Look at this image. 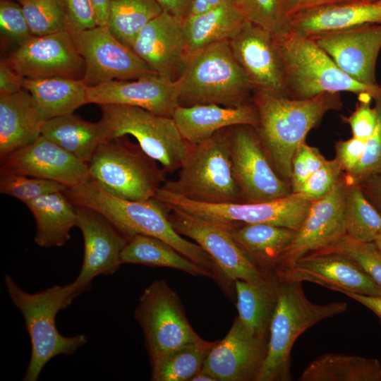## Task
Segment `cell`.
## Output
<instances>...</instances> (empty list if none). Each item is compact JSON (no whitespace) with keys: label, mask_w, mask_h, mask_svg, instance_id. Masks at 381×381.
I'll list each match as a JSON object with an SVG mask.
<instances>
[{"label":"cell","mask_w":381,"mask_h":381,"mask_svg":"<svg viewBox=\"0 0 381 381\" xmlns=\"http://www.w3.org/2000/svg\"><path fill=\"white\" fill-rule=\"evenodd\" d=\"M267 346V339L253 334L237 316L226 337L209 351L201 371L216 381H256Z\"/></svg>","instance_id":"ffe728a7"},{"label":"cell","mask_w":381,"mask_h":381,"mask_svg":"<svg viewBox=\"0 0 381 381\" xmlns=\"http://www.w3.org/2000/svg\"><path fill=\"white\" fill-rule=\"evenodd\" d=\"M172 118L182 137L190 145L201 143L226 128L238 125L256 128L258 123L253 102L237 107L216 104L178 105Z\"/></svg>","instance_id":"d4e9b609"},{"label":"cell","mask_w":381,"mask_h":381,"mask_svg":"<svg viewBox=\"0 0 381 381\" xmlns=\"http://www.w3.org/2000/svg\"><path fill=\"white\" fill-rule=\"evenodd\" d=\"M134 316L143 329L151 365L202 339L189 324L179 296L164 280H155L145 289Z\"/></svg>","instance_id":"8fae6325"},{"label":"cell","mask_w":381,"mask_h":381,"mask_svg":"<svg viewBox=\"0 0 381 381\" xmlns=\"http://www.w3.org/2000/svg\"><path fill=\"white\" fill-rule=\"evenodd\" d=\"M229 44L255 90L287 96L284 66L272 33L246 20Z\"/></svg>","instance_id":"d6986e66"},{"label":"cell","mask_w":381,"mask_h":381,"mask_svg":"<svg viewBox=\"0 0 381 381\" xmlns=\"http://www.w3.org/2000/svg\"><path fill=\"white\" fill-rule=\"evenodd\" d=\"M246 20L275 37L290 32L289 0H238Z\"/></svg>","instance_id":"f35d334b"},{"label":"cell","mask_w":381,"mask_h":381,"mask_svg":"<svg viewBox=\"0 0 381 381\" xmlns=\"http://www.w3.org/2000/svg\"><path fill=\"white\" fill-rule=\"evenodd\" d=\"M25 78L18 73L6 59L0 62V95H11L23 89Z\"/></svg>","instance_id":"f907efd6"},{"label":"cell","mask_w":381,"mask_h":381,"mask_svg":"<svg viewBox=\"0 0 381 381\" xmlns=\"http://www.w3.org/2000/svg\"><path fill=\"white\" fill-rule=\"evenodd\" d=\"M351 0H289L290 18L301 11Z\"/></svg>","instance_id":"11a10c76"},{"label":"cell","mask_w":381,"mask_h":381,"mask_svg":"<svg viewBox=\"0 0 381 381\" xmlns=\"http://www.w3.org/2000/svg\"><path fill=\"white\" fill-rule=\"evenodd\" d=\"M346 309L347 303L344 301L314 303L306 297L301 282L280 279L267 353L256 381L291 380V351L297 338L322 320L341 314Z\"/></svg>","instance_id":"5b68a950"},{"label":"cell","mask_w":381,"mask_h":381,"mask_svg":"<svg viewBox=\"0 0 381 381\" xmlns=\"http://www.w3.org/2000/svg\"><path fill=\"white\" fill-rule=\"evenodd\" d=\"M64 185L51 180L10 172H0V193L26 202L39 196L64 191Z\"/></svg>","instance_id":"b9f144b4"},{"label":"cell","mask_w":381,"mask_h":381,"mask_svg":"<svg viewBox=\"0 0 381 381\" xmlns=\"http://www.w3.org/2000/svg\"><path fill=\"white\" fill-rule=\"evenodd\" d=\"M6 60L25 78L83 79L85 73L84 60L67 30L32 35Z\"/></svg>","instance_id":"5bb4252c"},{"label":"cell","mask_w":381,"mask_h":381,"mask_svg":"<svg viewBox=\"0 0 381 381\" xmlns=\"http://www.w3.org/2000/svg\"><path fill=\"white\" fill-rule=\"evenodd\" d=\"M1 1H3V0H1Z\"/></svg>","instance_id":"6125c7cd"},{"label":"cell","mask_w":381,"mask_h":381,"mask_svg":"<svg viewBox=\"0 0 381 381\" xmlns=\"http://www.w3.org/2000/svg\"><path fill=\"white\" fill-rule=\"evenodd\" d=\"M371 23H381V0H351L301 11L291 17L289 29L312 37Z\"/></svg>","instance_id":"484cf974"},{"label":"cell","mask_w":381,"mask_h":381,"mask_svg":"<svg viewBox=\"0 0 381 381\" xmlns=\"http://www.w3.org/2000/svg\"><path fill=\"white\" fill-rule=\"evenodd\" d=\"M0 29L3 36L19 44L32 36L21 5L13 0L1 1Z\"/></svg>","instance_id":"bcb514c9"},{"label":"cell","mask_w":381,"mask_h":381,"mask_svg":"<svg viewBox=\"0 0 381 381\" xmlns=\"http://www.w3.org/2000/svg\"><path fill=\"white\" fill-rule=\"evenodd\" d=\"M358 185L381 215V174L372 176Z\"/></svg>","instance_id":"816d5d0a"},{"label":"cell","mask_w":381,"mask_h":381,"mask_svg":"<svg viewBox=\"0 0 381 381\" xmlns=\"http://www.w3.org/2000/svg\"><path fill=\"white\" fill-rule=\"evenodd\" d=\"M229 147L239 202H266L292 193L290 183L273 168L255 128L230 127Z\"/></svg>","instance_id":"7c38bea8"},{"label":"cell","mask_w":381,"mask_h":381,"mask_svg":"<svg viewBox=\"0 0 381 381\" xmlns=\"http://www.w3.org/2000/svg\"><path fill=\"white\" fill-rule=\"evenodd\" d=\"M324 250H335L346 255L381 287V250L375 242L358 241L346 234Z\"/></svg>","instance_id":"60d3db41"},{"label":"cell","mask_w":381,"mask_h":381,"mask_svg":"<svg viewBox=\"0 0 381 381\" xmlns=\"http://www.w3.org/2000/svg\"><path fill=\"white\" fill-rule=\"evenodd\" d=\"M8 296L21 313L31 343V356L23 377L36 381L45 365L59 355L70 356L87 341L85 334L65 337L57 329V313L69 306L73 300L92 287L75 281L55 285L44 291L30 294L20 288L9 274L4 277Z\"/></svg>","instance_id":"3957f363"},{"label":"cell","mask_w":381,"mask_h":381,"mask_svg":"<svg viewBox=\"0 0 381 381\" xmlns=\"http://www.w3.org/2000/svg\"><path fill=\"white\" fill-rule=\"evenodd\" d=\"M164 11L155 0H111L107 27L131 49L140 30Z\"/></svg>","instance_id":"d590c367"},{"label":"cell","mask_w":381,"mask_h":381,"mask_svg":"<svg viewBox=\"0 0 381 381\" xmlns=\"http://www.w3.org/2000/svg\"><path fill=\"white\" fill-rule=\"evenodd\" d=\"M344 210L346 234L352 239L374 242L381 234V215L358 184H347Z\"/></svg>","instance_id":"74e56055"},{"label":"cell","mask_w":381,"mask_h":381,"mask_svg":"<svg viewBox=\"0 0 381 381\" xmlns=\"http://www.w3.org/2000/svg\"><path fill=\"white\" fill-rule=\"evenodd\" d=\"M359 101L355 110L344 121L351 127L353 137L367 140L374 133L377 123L376 109L371 107L369 94L358 95Z\"/></svg>","instance_id":"7dc6e473"},{"label":"cell","mask_w":381,"mask_h":381,"mask_svg":"<svg viewBox=\"0 0 381 381\" xmlns=\"http://www.w3.org/2000/svg\"><path fill=\"white\" fill-rule=\"evenodd\" d=\"M215 341H199L185 345L151 365V380L190 381L199 373Z\"/></svg>","instance_id":"8d00e7d4"},{"label":"cell","mask_w":381,"mask_h":381,"mask_svg":"<svg viewBox=\"0 0 381 381\" xmlns=\"http://www.w3.org/2000/svg\"><path fill=\"white\" fill-rule=\"evenodd\" d=\"M342 174V169L336 158L327 159L295 193L310 202L317 200L331 190Z\"/></svg>","instance_id":"f6af8a7d"},{"label":"cell","mask_w":381,"mask_h":381,"mask_svg":"<svg viewBox=\"0 0 381 381\" xmlns=\"http://www.w3.org/2000/svg\"><path fill=\"white\" fill-rule=\"evenodd\" d=\"M376 245L377 246V247L380 248V250H381V234H380L375 239V241H374Z\"/></svg>","instance_id":"91938a15"},{"label":"cell","mask_w":381,"mask_h":381,"mask_svg":"<svg viewBox=\"0 0 381 381\" xmlns=\"http://www.w3.org/2000/svg\"><path fill=\"white\" fill-rule=\"evenodd\" d=\"M252 102L258 123L255 128L277 174L290 183L291 163L298 146L329 111L342 107L339 92H325L307 99H295L255 90Z\"/></svg>","instance_id":"6da1fadb"},{"label":"cell","mask_w":381,"mask_h":381,"mask_svg":"<svg viewBox=\"0 0 381 381\" xmlns=\"http://www.w3.org/2000/svg\"><path fill=\"white\" fill-rule=\"evenodd\" d=\"M66 30L75 34L98 25L92 0H62Z\"/></svg>","instance_id":"c3c4849f"},{"label":"cell","mask_w":381,"mask_h":381,"mask_svg":"<svg viewBox=\"0 0 381 381\" xmlns=\"http://www.w3.org/2000/svg\"><path fill=\"white\" fill-rule=\"evenodd\" d=\"M167 207L222 225L269 224L297 231L311 202L298 193L260 202L205 203L188 199L160 188L155 197Z\"/></svg>","instance_id":"30bf717a"},{"label":"cell","mask_w":381,"mask_h":381,"mask_svg":"<svg viewBox=\"0 0 381 381\" xmlns=\"http://www.w3.org/2000/svg\"><path fill=\"white\" fill-rule=\"evenodd\" d=\"M282 60L287 96L307 99L325 92H381V86L371 87L345 74L309 37L289 32L275 37Z\"/></svg>","instance_id":"8992f818"},{"label":"cell","mask_w":381,"mask_h":381,"mask_svg":"<svg viewBox=\"0 0 381 381\" xmlns=\"http://www.w3.org/2000/svg\"><path fill=\"white\" fill-rule=\"evenodd\" d=\"M41 135L57 144L87 164L98 147L109 140L104 123H92L69 113L45 121Z\"/></svg>","instance_id":"1f68e13d"},{"label":"cell","mask_w":381,"mask_h":381,"mask_svg":"<svg viewBox=\"0 0 381 381\" xmlns=\"http://www.w3.org/2000/svg\"><path fill=\"white\" fill-rule=\"evenodd\" d=\"M183 20L164 11L140 30L131 47L154 72L173 82L180 78L188 61Z\"/></svg>","instance_id":"7402d4cb"},{"label":"cell","mask_w":381,"mask_h":381,"mask_svg":"<svg viewBox=\"0 0 381 381\" xmlns=\"http://www.w3.org/2000/svg\"><path fill=\"white\" fill-rule=\"evenodd\" d=\"M238 318L255 336L269 340L270 327L277 306L280 279L273 271L260 282L234 281Z\"/></svg>","instance_id":"f1b7e54d"},{"label":"cell","mask_w":381,"mask_h":381,"mask_svg":"<svg viewBox=\"0 0 381 381\" xmlns=\"http://www.w3.org/2000/svg\"><path fill=\"white\" fill-rule=\"evenodd\" d=\"M377 114V123L373 135L366 140L365 153L358 164L344 174L348 185L360 184L368 178L381 174V92L373 98Z\"/></svg>","instance_id":"7bdbcfd3"},{"label":"cell","mask_w":381,"mask_h":381,"mask_svg":"<svg viewBox=\"0 0 381 381\" xmlns=\"http://www.w3.org/2000/svg\"><path fill=\"white\" fill-rule=\"evenodd\" d=\"M64 193L74 205L99 212L128 239L136 234L158 238L213 274L219 270L201 246L184 238L174 229L168 217L169 208L156 198L145 200L121 198L107 191L91 178L66 188Z\"/></svg>","instance_id":"7a4b0ae2"},{"label":"cell","mask_w":381,"mask_h":381,"mask_svg":"<svg viewBox=\"0 0 381 381\" xmlns=\"http://www.w3.org/2000/svg\"><path fill=\"white\" fill-rule=\"evenodd\" d=\"M30 30L35 36L66 30L62 0H18Z\"/></svg>","instance_id":"ab89813d"},{"label":"cell","mask_w":381,"mask_h":381,"mask_svg":"<svg viewBox=\"0 0 381 381\" xmlns=\"http://www.w3.org/2000/svg\"><path fill=\"white\" fill-rule=\"evenodd\" d=\"M337 291L346 295L348 297L368 308L381 320V295L370 296L346 290H339Z\"/></svg>","instance_id":"f5cc1de1"},{"label":"cell","mask_w":381,"mask_h":381,"mask_svg":"<svg viewBox=\"0 0 381 381\" xmlns=\"http://www.w3.org/2000/svg\"><path fill=\"white\" fill-rule=\"evenodd\" d=\"M229 128L190 145L177 179L165 181L161 188L201 202H239L232 171Z\"/></svg>","instance_id":"52a82bcc"},{"label":"cell","mask_w":381,"mask_h":381,"mask_svg":"<svg viewBox=\"0 0 381 381\" xmlns=\"http://www.w3.org/2000/svg\"><path fill=\"white\" fill-rule=\"evenodd\" d=\"M344 174L324 197L311 202L308 214L282 256L277 268H283L301 257L327 248L346 234Z\"/></svg>","instance_id":"2e32d148"},{"label":"cell","mask_w":381,"mask_h":381,"mask_svg":"<svg viewBox=\"0 0 381 381\" xmlns=\"http://www.w3.org/2000/svg\"><path fill=\"white\" fill-rule=\"evenodd\" d=\"M300 381H381L376 358L329 353L320 356L303 371Z\"/></svg>","instance_id":"e575fe53"},{"label":"cell","mask_w":381,"mask_h":381,"mask_svg":"<svg viewBox=\"0 0 381 381\" xmlns=\"http://www.w3.org/2000/svg\"><path fill=\"white\" fill-rule=\"evenodd\" d=\"M121 264H139L179 270L195 277L214 274L190 260L168 243L154 236L136 234L129 239L121 254Z\"/></svg>","instance_id":"836d02e7"},{"label":"cell","mask_w":381,"mask_h":381,"mask_svg":"<svg viewBox=\"0 0 381 381\" xmlns=\"http://www.w3.org/2000/svg\"><path fill=\"white\" fill-rule=\"evenodd\" d=\"M226 226L239 249L265 273L275 271L296 234L295 230L269 224Z\"/></svg>","instance_id":"83f0119b"},{"label":"cell","mask_w":381,"mask_h":381,"mask_svg":"<svg viewBox=\"0 0 381 381\" xmlns=\"http://www.w3.org/2000/svg\"><path fill=\"white\" fill-rule=\"evenodd\" d=\"M327 161L316 147L305 141L296 150L291 163L290 186L292 193H297L303 183Z\"/></svg>","instance_id":"ee69618b"},{"label":"cell","mask_w":381,"mask_h":381,"mask_svg":"<svg viewBox=\"0 0 381 381\" xmlns=\"http://www.w3.org/2000/svg\"><path fill=\"white\" fill-rule=\"evenodd\" d=\"M25 205L35 218V241L39 246L60 247L68 241L77 215L75 205L63 191L39 196Z\"/></svg>","instance_id":"4dcf8cb0"},{"label":"cell","mask_w":381,"mask_h":381,"mask_svg":"<svg viewBox=\"0 0 381 381\" xmlns=\"http://www.w3.org/2000/svg\"><path fill=\"white\" fill-rule=\"evenodd\" d=\"M274 272L282 280L309 282L336 291L346 290L365 295H381V287L354 261L335 250L309 253Z\"/></svg>","instance_id":"ac0fdd59"},{"label":"cell","mask_w":381,"mask_h":381,"mask_svg":"<svg viewBox=\"0 0 381 381\" xmlns=\"http://www.w3.org/2000/svg\"><path fill=\"white\" fill-rule=\"evenodd\" d=\"M365 140L354 137L336 143L335 158L344 174L351 171L358 164L365 153Z\"/></svg>","instance_id":"681fc988"},{"label":"cell","mask_w":381,"mask_h":381,"mask_svg":"<svg viewBox=\"0 0 381 381\" xmlns=\"http://www.w3.org/2000/svg\"><path fill=\"white\" fill-rule=\"evenodd\" d=\"M111 0H92L98 25L107 26L109 9Z\"/></svg>","instance_id":"6f0895ef"},{"label":"cell","mask_w":381,"mask_h":381,"mask_svg":"<svg viewBox=\"0 0 381 381\" xmlns=\"http://www.w3.org/2000/svg\"><path fill=\"white\" fill-rule=\"evenodd\" d=\"M176 83L179 106L237 107L249 103L255 91L236 60L229 40L214 42L190 56Z\"/></svg>","instance_id":"277c9868"},{"label":"cell","mask_w":381,"mask_h":381,"mask_svg":"<svg viewBox=\"0 0 381 381\" xmlns=\"http://www.w3.org/2000/svg\"><path fill=\"white\" fill-rule=\"evenodd\" d=\"M99 107L101 120L107 128L109 140L132 135L141 149L161 164L167 173L181 168L190 144L182 137L172 117L133 106Z\"/></svg>","instance_id":"9c48e42d"},{"label":"cell","mask_w":381,"mask_h":381,"mask_svg":"<svg viewBox=\"0 0 381 381\" xmlns=\"http://www.w3.org/2000/svg\"><path fill=\"white\" fill-rule=\"evenodd\" d=\"M87 87L83 79L63 77L25 78L23 83L45 121L87 104Z\"/></svg>","instance_id":"d6a6232c"},{"label":"cell","mask_w":381,"mask_h":381,"mask_svg":"<svg viewBox=\"0 0 381 381\" xmlns=\"http://www.w3.org/2000/svg\"><path fill=\"white\" fill-rule=\"evenodd\" d=\"M44 119L30 93L24 88L0 95V159L41 135Z\"/></svg>","instance_id":"4316f807"},{"label":"cell","mask_w":381,"mask_h":381,"mask_svg":"<svg viewBox=\"0 0 381 381\" xmlns=\"http://www.w3.org/2000/svg\"><path fill=\"white\" fill-rule=\"evenodd\" d=\"M162 8L179 18H185L189 12L192 0H155Z\"/></svg>","instance_id":"db71d44e"},{"label":"cell","mask_w":381,"mask_h":381,"mask_svg":"<svg viewBox=\"0 0 381 381\" xmlns=\"http://www.w3.org/2000/svg\"><path fill=\"white\" fill-rule=\"evenodd\" d=\"M190 381H216L214 377L201 370L194 375Z\"/></svg>","instance_id":"680465c9"},{"label":"cell","mask_w":381,"mask_h":381,"mask_svg":"<svg viewBox=\"0 0 381 381\" xmlns=\"http://www.w3.org/2000/svg\"><path fill=\"white\" fill-rule=\"evenodd\" d=\"M234 1L238 0H192L187 16L198 15Z\"/></svg>","instance_id":"9f6ffc18"},{"label":"cell","mask_w":381,"mask_h":381,"mask_svg":"<svg viewBox=\"0 0 381 381\" xmlns=\"http://www.w3.org/2000/svg\"><path fill=\"white\" fill-rule=\"evenodd\" d=\"M86 97L87 104L133 106L168 117L179 105L176 82L157 73L88 86Z\"/></svg>","instance_id":"cb8c5ba5"},{"label":"cell","mask_w":381,"mask_h":381,"mask_svg":"<svg viewBox=\"0 0 381 381\" xmlns=\"http://www.w3.org/2000/svg\"><path fill=\"white\" fill-rule=\"evenodd\" d=\"M124 138L102 143L88 164L90 177L110 193L130 200L155 198L167 171Z\"/></svg>","instance_id":"ba28073f"},{"label":"cell","mask_w":381,"mask_h":381,"mask_svg":"<svg viewBox=\"0 0 381 381\" xmlns=\"http://www.w3.org/2000/svg\"><path fill=\"white\" fill-rule=\"evenodd\" d=\"M169 208V219L174 229L201 246L229 279L258 282L267 276L268 273L258 268L239 249L226 226Z\"/></svg>","instance_id":"9a60e30c"},{"label":"cell","mask_w":381,"mask_h":381,"mask_svg":"<svg viewBox=\"0 0 381 381\" xmlns=\"http://www.w3.org/2000/svg\"><path fill=\"white\" fill-rule=\"evenodd\" d=\"M0 172L51 180L66 188L90 178L88 164L42 135L2 159Z\"/></svg>","instance_id":"44dd1931"},{"label":"cell","mask_w":381,"mask_h":381,"mask_svg":"<svg viewBox=\"0 0 381 381\" xmlns=\"http://www.w3.org/2000/svg\"><path fill=\"white\" fill-rule=\"evenodd\" d=\"M310 37L353 80L371 87L380 86L375 65L381 49V25L365 24Z\"/></svg>","instance_id":"e0dca14e"},{"label":"cell","mask_w":381,"mask_h":381,"mask_svg":"<svg viewBox=\"0 0 381 381\" xmlns=\"http://www.w3.org/2000/svg\"><path fill=\"white\" fill-rule=\"evenodd\" d=\"M71 35L85 62L83 80L87 87L156 73L107 26L97 25Z\"/></svg>","instance_id":"4fadbf2b"},{"label":"cell","mask_w":381,"mask_h":381,"mask_svg":"<svg viewBox=\"0 0 381 381\" xmlns=\"http://www.w3.org/2000/svg\"><path fill=\"white\" fill-rule=\"evenodd\" d=\"M76 226L84 241V256L75 280L80 284H92L99 274H114L121 265V254L129 239L99 212L76 205Z\"/></svg>","instance_id":"603a6c76"},{"label":"cell","mask_w":381,"mask_h":381,"mask_svg":"<svg viewBox=\"0 0 381 381\" xmlns=\"http://www.w3.org/2000/svg\"><path fill=\"white\" fill-rule=\"evenodd\" d=\"M246 20L238 1L186 17L183 20V33L188 59L211 44L230 40Z\"/></svg>","instance_id":"f546056e"},{"label":"cell","mask_w":381,"mask_h":381,"mask_svg":"<svg viewBox=\"0 0 381 381\" xmlns=\"http://www.w3.org/2000/svg\"><path fill=\"white\" fill-rule=\"evenodd\" d=\"M367 1H377V0H367Z\"/></svg>","instance_id":"94428289"}]
</instances>
